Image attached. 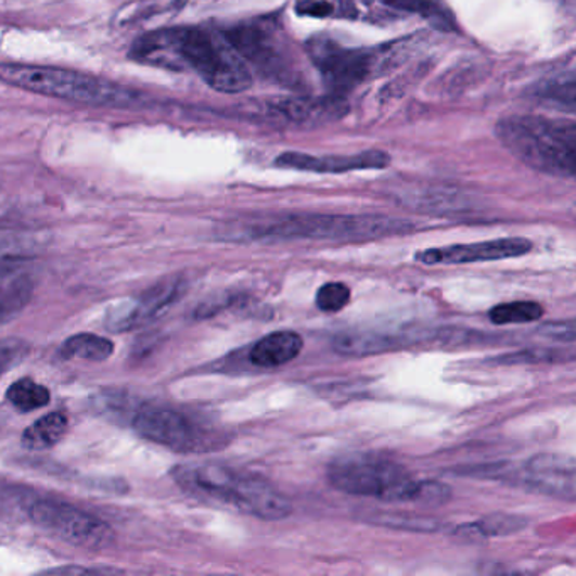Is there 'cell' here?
<instances>
[{
  "label": "cell",
  "mask_w": 576,
  "mask_h": 576,
  "mask_svg": "<svg viewBox=\"0 0 576 576\" xmlns=\"http://www.w3.org/2000/svg\"><path fill=\"white\" fill-rule=\"evenodd\" d=\"M545 309L536 302H511L494 306L490 321L496 324L533 323L541 320Z\"/></svg>",
  "instance_id": "obj_23"
},
{
  "label": "cell",
  "mask_w": 576,
  "mask_h": 576,
  "mask_svg": "<svg viewBox=\"0 0 576 576\" xmlns=\"http://www.w3.org/2000/svg\"><path fill=\"white\" fill-rule=\"evenodd\" d=\"M235 51L215 41L202 29H178V56L181 66L195 69L200 77L221 93H241L253 85V78Z\"/></svg>",
  "instance_id": "obj_6"
},
{
  "label": "cell",
  "mask_w": 576,
  "mask_h": 576,
  "mask_svg": "<svg viewBox=\"0 0 576 576\" xmlns=\"http://www.w3.org/2000/svg\"><path fill=\"white\" fill-rule=\"evenodd\" d=\"M327 475L332 487L350 496L424 504H443L450 499L447 485L417 481L405 466L377 455H344L330 463Z\"/></svg>",
  "instance_id": "obj_1"
},
{
  "label": "cell",
  "mask_w": 576,
  "mask_h": 576,
  "mask_svg": "<svg viewBox=\"0 0 576 576\" xmlns=\"http://www.w3.org/2000/svg\"><path fill=\"white\" fill-rule=\"evenodd\" d=\"M0 81L26 92L105 107H141V93L73 69L0 63Z\"/></svg>",
  "instance_id": "obj_4"
},
{
  "label": "cell",
  "mask_w": 576,
  "mask_h": 576,
  "mask_svg": "<svg viewBox=\"0 0 576 576\" xmlns=\"http://www.w3.org/2000/svg\"><path fill=\"white\" fill-rule=\"evenodd\" d=\"M379 526L396 527V529L417 530V533H433L438 530L439 523L430 517H420V515H401V514H379L372 517Z\"/></svg>",
  "instance_id": "obj_26"
},
{
  "label": "cell",
  "mask_w": 576,
  "mask_h": 576,
  "mask_svg": "<svg viewBox=\"0 0 576 576\" xmlns=\"http://www.w3.org/2000/svg\"><path fill=\"white\" fill-rule=\"evenodd\" d=\"M29 284L24 278L9 279L0 281V320H4L9 315L16 313L23 308L26 299L29 298Z\"/></svg>",
  "instance_id": "obj_25"
},
{
  "label": "cell",
  "mask_w": 576,
  "mask_h": 576,
  "mask_svg": "<svg viewBox=\"0 0 576 576\" xmlns=\"http://www.w3.org/2000/svg\"><path fill=\"white\" fill-rule=\"evenodd\" d=\"M227 44L239 56L259 66H271L278 60L274 39L264 27L256 24H242L226 33Z\"/></svg>",
  "instance_id": "obj_14"
},
{
  "label": "cell",
  "mask_w": 576,
  "mask_h": 576,
  "mask_svg": "<svg viewBox=\"0 0 576 576\" xmlns=\"http://www.w3.org/2000/svg\"><path fill=\"white\" fill-rule=\"evenodd\" d=\"M303 336L296 332H274L264 336L251 350V362L263 369L286 366L302 354Z\"/></svg>",
  "instance_id": "obj_15"
},
{
  "label": "cell",
  "mask_w": 576,
  "mask_h": 576,
  "mask_svg": "<svg viewBox=\"0 0 576 576\" xmlns=\"http://www.w3.org/2000/svg\"><path fill=\"white\" fill-rule=\"evenodd\" d=\"M184 293V281L181 278H168L159 281L156 286L145 291L136 299L124 302L123 305L108 309L105 327L114 332L142 329L145 324L166 313Z\"/></svg>",
  "instance_id": "obj_10"
},
{
  "label": "cell",
  "mask_w": 576,
  "mask_h": 576,
  "mask_svg": "<svg viewBox=\"0 0 576 576\" xmlns=\"http://www.w3.org/2000/svg\"><path fill=\"white\" fill-rule=\"evenodd\" d=\"M533 251V242L523 238L494 239L475 244L447 245L426 248L414 259L424 266H458V264L490 263V260L514 259Z\"/></svg>",
  "instance_id": "obj_12"
},
{
  "label": "cell",
  "mask_w": 576,
  "mask_h": 576,
  "mask_svg": "<svg viewBox=\"0 0 576 576\" xmlns=\"http://www.w3.org/2000/svg\"><path fill=\"white\" fill-rule=\"evenodd\" d=\"M412 223L381 215H290L245 227L251 239H317L374 241L408 233Z\"/></svg>",
  "instance_id": "obj_5"
},
{
  "label": "cell",
  "mask_w": 576,
  "mask_h": 576,
  "mask_svg": "<svg viewBox=\"0 0 576 576\" xmlns=\"http://www.w3.org/2000/svg\"><path fill=\"white\" fill-rule=\"evenodd\" d=\"M386 4L397 11L418 14L439 31L455 29L453 12L443 0H386Z\"/></svg>",
  "instance_id": "obj_20"
},
{
  "label": "cell",
  "mask_w": 576,
  "mask_h": 576,
  "mask_svg": "<svg viewBox=\"0 0 576 576\" xmlns=\"http://www.w3.org/2000/svg\"><path fill=\"white\" fill-rule=\"evenodd\" d=\"M539 335L548 336V338L558 340V342H568L573 344L576 338V324L573 320L566 321H550V323L542 324L538 330Z\"/></svg>",
  "instance_id": "obj_29"
},
{
  "label": "cell",
  "mask_w": 576,
  "mask_h": 576,
  "mask_svg": "<svg viewBox=\"0 0 576 576\" xmlns=\"http://www.w3.org/2000/svg\"><path fill=\"white\" fill-rule=\"evenodd\" d=\"M176 481L188 492L264 521L284 520L291 514L290 500L268 482L218 463L178 466Z\"/></svg>",
  "instance_id": "obj_2"
},
{
  "label": "cell",
  "mask_w": 576,
  "mask_h": 576,
  "mask_svg": "<svg viewBox=\"0 0 576 576\" xmlns=\"http://www.w3.org/2000/svg\"><path fill=\"white\" fill-rule=\"evenodd\" d=\"M302 16L329 17L333 12V5L327 0H302L298 4Z\"/></svg>",
  "instance_id": "obj_31"
},
{
  "label": "cell",
  "mask_w": 576,
  "mask_h": 576,
  "mask_svg": "<svg viewBox=\"0 0 576 576\" xmlns=\"http://www.w3.org/2000/svg\"><path fill=\"white\" fill-rule=\"evenodd\" d=\"M554 2H560V4L568 5L569 9H573V5H575V0H554Z\"/></svg>",
  "instance_id": "obj_32"
},
{
  "label": "cell",
  "mask_w": 576,
  "mask_h": 576,
  "mask_svg": "<svg viewBox=\"0 0 576 576\" xmlns=\"http://www.w3.org/2000/svg\"><path fill=\"white\" fill-rule=\"evenodd\" d=\"M136 432L142 438L180 451L210 450L217 439L190 418L171 409L151 408L139 412Z\"/></svg>",
  "instance_id": "obj_9"
},
{
  "label": "cell",
  "mask_w": 576,
  "mask_h": 576,
  "mask_svg": "<svg viewBox=\"0 0 576 576\" xmlns=\"http://www.w3.org/2000/svg\"><path fill=\"white\" fill-rule=\"evenodd\" d=\"M399 345L396 336L379 332H342L332 340L333 350L344 357L377 356Z\"/></svg>",
  "instance_id": "obj_16"
},
{
  "label": "cell",
  "mask_w": 576,
  "mask_h": 576,
  "mask_svg": "<svg viewBox=\"0 0 576 576\" xmlns=\"http://www.w3.org/2000/svg\"><path fill=\"white\" fill-rule=\"evenodd\" d=\"M114 354V344L103 336L80 333L66 340L62 348L65 359H84L92 362H103Z\"/></svg>",
  "instance_id": "obj_21"
},
{
  "label": "cell",
  "mask_w": 576,
  "mask_h": 576,
  "mask_svg": "<svg viewBox=\"0 0 576 576\" xmlns=\"http://www.w3.org/2000/svg\"><path fill=\"white\" fill-rule=\"evenodd\" d=\"M350 287L344 283H327L318 290L317 306L323 313L342 311L350 303Z\"/></svg>",
  "instance_id": "obj_27"
},
{
  "label": "cell",
  "mask_w": 576,
  "mask_h": 576,
  "mask_svg": "<svg viewBox=\"0 0 576 576\" xmlns=\"http://www.w3.org/2000/svg\"><path fill=\"white\" fill-rule=\"evenodd\" d=\"M500 142L521 163L558 178L575 176L576 124L517 115L497 124Z\"/></svg>",
  "instance_id": "obj_3"
},
{
  "label": "cell",
  "mask_w": 576,
  "mask_h": 576,
  "mask_svg": "<svg viewBox=\"0 0 576 576\" xmlns=\"http://www.w3.org/2000/svg\"><path fill=\"white\" fill-rule=\"evenodd\" d=\"M389 154L382 151H366L351 156H311L305 153H284L276 159L279 168L296 169L308 172H340L360 171V169H382L389 166Z\"/></svg>",
  "instance_id": "obj_13"
},
{
  "label": "cell",
  "mask_w": 576,
  "mask_h": 576,
  "mask_svg": "<svg viewBox=\"0 0 576 576\" xmlns=\"http://www.w3.org/2000/svg\"><path fill=\"white\" fill-rule=\"evenodd\" d=\"M68 420L62 412H50L27 427L23 435V447L27 450H47L65 436Z\"/></svg>",
  "instance_id": "obj_19"
},
{
  "label": "cell",
  "mask_w": 576,
  "mask_h": 576,
  "mask_svg": "<svg viewBox=\"0 0 576 576\" xmlns=\"http://www.w3.org/2000/svg\"><path fill=\"white\" fill-rule=\"evenodd\" d=\"M539 99L550 100V103H558L561 107L575 111L576 103V78L575 73L569 72L553 80L545 81L536 90Z\"/></svg>",
  "instance_id": "obj_24"
},
{
  "label": "cell",
  "mask_w": 576,
  "mask_h": 576,
  "mask_svg": "<svg viewBox=\"0 0 576 576\" xmlns=\"http://www.w3.org/2000/svg\"><path fill=\"white\" fill-rule=\"evenodd\" d=\"M276 111L291 123H329L347 112L344 102L327 100H287L279 103Z\"/></svg>",
  "instance_id": "obj_17"
},
{
  "label": "cell",
  "mask_w": 576,
  "mask_h": 576,
  "mask_svg": "<svg viewBox=\"0 0 576 576\" xmlns=\"http://www.w3.org/2000/svg\"><path fill=\"white\" fill-rule=\"evenodd\" d=\"M561 359H565V354H561V351L529 350L499 357L497 363L556 362Z\"/></svg>",
  "instance_id": "obj_28"
},
{
  "label": "cell",
  "mask_w": 576,
  "mask_h": 576,
  "mask_svg": "<svg viewBox=\"0 0 576 576\" xmlns=\"http://www.w3.org/2000/svg\"><path fill=\"white\" fill-rule=\"evenodd\" d=\"M29 514L42 530L85 550H102L114 539L111 527L99 517L60 500H38Z\"/></svg>",
  "instance_id": "obj_8"
},
{
  "label": "cell",
  "mask_w": 576,
  "mask_h": 576,
  "mask_svg": "<svg viewBox=\"0 0 576 576\" xmlns=\"http://www.w3.org/2000/svg\"><path fill=\"white\" fill-rule=\"evenodd\" d=\"M233 296L230 294H218L214 298L206 299L202 305L196 309V318H210L215 315L220 313L221 309L229 308L232 305Z\"/></svg>",
  "instance_id": "obj_30"
},
{
  "label": "cell",
  "mask_w": 576,
  "mask_h": 576,
  "mask_svg": "<svg viewBox=\"0 0 576 576\" xmlns=\"http://www.w3.org/2000/svg\"><path fill=\"white\" fill-rule=\"evenodd\" d=\"M309 57L323 73L324 80L336 92L359 85L371 72V56L362 51L347 50L333 39L317 36L308 42Z\"/></svg>",
  "instance_id": "obj_11"
},
{
  "label": "cell",
  "mask_w": 576,
  "mask_h": 576,
  "mask_svg": "<svg viewBox=\"0 0 576 576\" xmlns=\"http://www.w3.org/2000/svg\"><path fill=\"white\" fill-rule=\"evenodd\" d=\"M469 474L508 482L523 489L568 502H573L576 496L575 460L565 455H536L521 465L496 463L472 469Z\"/></svg>",
  "instance_id": "obj_7"
},
{
  "label": "cell",
  "mask_w": 576,
  "mask_h": 576,
  "mask_svg": "<svg viewBox=\"0 0 576 576\" xmlns=\"http://www.w3.org/2000/svg\"><path fill=\"white\" fill-rule=\"evenodd\" d=\"M8 399L20 411L31 412L50 402V391L33 379H21L9 387Z\"/></svg>",
  "instance_id": "obj_22"
},
{
  "label": "cell",
  "mask_w": 576,
  "mask_h": 576,
  "mask_svg": "<svg viewBox=\"0 0 576 576\" xmlns=\"http://www.w3.org/2000/svg\"><path fill=\"white\" fill-rule=\"evenodd\" d=\"M524 526H526V521L520 515L492 514L477 521V523L458 527L457 536L458 538H465L466 541H474V539L509 536L523 529Z\"/></svg>",
  "instance_id": "obj_18"
}]
</instances>
